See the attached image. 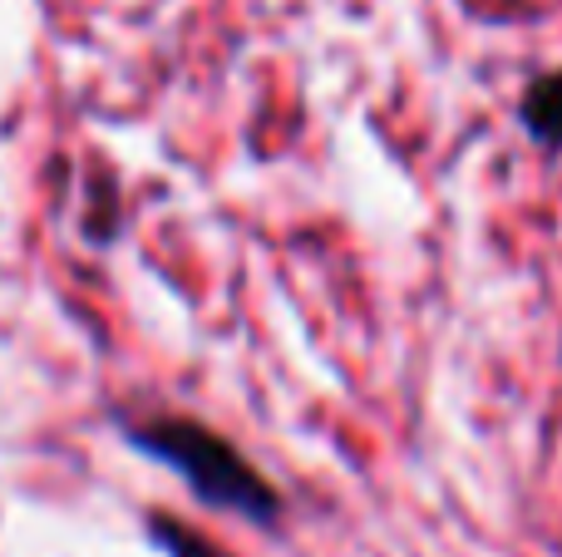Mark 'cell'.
Returning <instances> with one entry per match:
<instances>
[{"instance_id": "obj_1", "label": "cell", "mask_w": 562, "mask_h": 557, "mask_svg": "<svg viewBox=\"0 0 562 557\" xmlns=\"http://www.w3.org/2000/svg\"><path fill=\"white\" fill-rule=\"evenodd\" d=\"M124 444L144 459L164 464L168 474H178L193 503H203L207 513H227V519L252 523V528H277L286 513L277 484L227 434H217L203 420H188V414L138 420L124 424Z\"/></svg>"}, {"instance_id": "obj_2", "label": "cell", "mask_w": 562, "mask_h": 557, "mask_svg": "<svg viewBox=\"0 0 562 557\" xmlns=\"http://www.w3.org/2000/svg\"><path fill=\"white\" fill-rule=\"evenodd\" d=\"M518 128L543 154H562V69H548V75L524 84V94H518Z\"/></svg>"}, {"instance_id": "obj_3", "label": "cell", "mask_w": 562, "mask_h": 557, "mask_svg": "<svg viewBox=\"0 0 562 557\" xmlns=\"http://www.w3.org/2000/svg\"><path fill=\"white\" fill-rule=\"evenodd\" d=\"M148 538H154L168 557H233L227 548H217L213 538H203L198 528L178 523L173 513H148Z\"/></svg>"}]
</instances>
